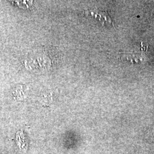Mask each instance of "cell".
Instances as JSON below:
<instances>
[{"instance_id": "7a4b0ae2", "label": "cell", "mask_w": 154, "mask_h": 154, "mask_svg": "<svg viewBox=\"0 0 154 154\" xmlns=\"http://www.w3.org/2000/svg\"><path fill=\"white\" fill-rule=\"evenodd\" d=\"M121 59L122 61H127L131 62L132 63H138L139 61H141L140 59V57L139 55L132 54H121Z\"/></svg>"}, {"instance_id": "6da1fadb", "label": "cell", "mask_w": 154, "mask_h": 154, "mask_svg": "<svg viewBox=\"0 0 154 154\" xmlns=\"http://www.w3.org/2000/svg\"><path fill=\"white\" fill-rule=\"evenodd\" d=\"M90 13H91V16H93L99 17L100 19L99 20H101L102 21H106V22H109V23H111L112 24V25L114 26V24L113 22L112 21V20L111 19L107 11H99V12H96L95 11H90Z\"/></svg>"}]
</instances>
